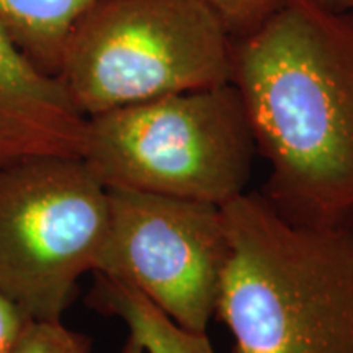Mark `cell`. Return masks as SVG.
<instances>
[{
  "instance_id": "1",
  "label": "cell",
  "mask_w": 353,
  "mask_h": 353,
  "mask_svg": "<svg viewBox=\"0 0 353 353\" xmlns=\"http://www.w3.org/2000/svg\"><path fill=\"white\" fill-rule=\"evenodd\" d=\"M231 83L270 164L265 201L299 226L353 224V12L288 0L232 39Z\"/></svg>"
},
{
  "instance_id": "2",
  "label": "cell",
  "mask_w": 353,
  "mask_h": 353,
  "mask_svg": "<svg viewBox=\"0 0 353 353\" xmlns=\"http://www.w3.org/2000/svg\"><path fill=\"white\" fill-rule=\"evenodd\" d=\"M221 210L231 252L216 317L232 353H353V224L299 226L260 193Z\"/></svg>"
},
{
  "instance_id": "3",
  "label": "cell",
  "mask_w": 353,
  "mask_h": 353,
  "mask_svg": "<svg viewBox=\"0 0 353 353\" xmlns=\"http://www.w3.org/2000/svg\"><path fill=\"white\" fill-rule=\"evenodd\" d=\"M231 76L232 38L205 0H97L70 26L56 77L90 118Z\"/></svg>"
},
{
  "instance_id": "4",
  "label": "cell",
  "mask_w": 353,
  "mask_h": 353,
  "mask_svg": "<svg viewBox=\"0 0 353 353\" xmlns=\"http://www.w3.org/2000/svg\"><path fill=\"white\" fill-rule=\"evenodd\" d=\"M257 154L229 82L87 118L82 159L105 188L223 206L245 193Z\"/></svg>"
},
{
  "instance_id": "5",
  "label": "cell",
  "mask_w": 353,
  "mask_h": 353,
  "mask_svg": "<svg viewBox=\"0 0 353 353\" xmlns=\"http://www.w3.org/2000/svg\"><path fill=\"white\" fill-rule=\"evenodd\" d=\"M108 211V190L81 156L0 167V291L30 319H61L94 272Z\"/></svg>"
},
{
  "instance_id": "6",
  "label": "cell",
  "mask_w": 353,
  "mask_h": 353,
  "mask_svg": "<svg viewBox=\"0 0 353 353\" xmlns=\"http://www.w3.org/2000/svg\"><path fill=\"white\" fill-rule=\"evenodd\" d=\"M108 190V228L94 272L131 286L180 327L206 334L229 260L221 206Z\"/></svg>"
},
{
  "instance_id": "7",
  "label": "cell",
  "mask_w": 353,
  "mask_h": 353,
  "mask_svg": "<svg viewBox=\"0 0 353 353\" xmlns=\"http://www.w3.org/2000/svg\"><path fill=\"white\" fill-rule=\"evenodd\" d=\"M87 118L57 77L26 59L0 26V167L26 156H81Z\"/></svg>"
},
{
  "instance_id": "8",
  "label": "cell",
  "mask_w": 353,
  "mask_h": 353,
  "mask_svg": "<svg viewBox=\"0 0 353 353\" xmlns=\"http://www.w3.org/2000/svg\"><path fill=\"white\" fill-rule=\"evenodd\" d=\"M97 0H0V26L46 76L61 68L70 26Z\"/></svg>"
},
{
  "instance_id": "9",
  "label": "cell",
  "mask_w": 353,
  "mask_h": 353,
  "mask_svg": "<svg viewBox=\"0 0 353 353\" xmlns=\"http://www.w3.org/2000/svg\"><path fill=\"white\" fill-rule=\"evenodd\" d=\"M95 276L88 304L101 314L125 322L145 353H216L206 334L180 327L131 286L97 273Z\"/></svg>"
},
{
  "instance_id": "10",
  "label": "cell",
  "mask_w": 353,
  "mask_h": 353,
  "mask_svg": "<svg viewBox=\"0 0 353 353\" xmlns=\"http://www.w3.org/2000/svg\"><path fill=\"white\" fill-rule=\"evenodd\" d=\"M10 353H92V339L61 319H30Z\"/></svg>"
},
{
  "instance_id": "11",
  "label": "cell",
  "mask_w": 353,
  "mask_h": 353,
  "mask_svg": "<svg viewBox=\"0 0 353 353\" xmlns=\"http://www.w3.org/2000/svg\"><path fill=\"white\" fill-rule=\"evenodd\" d=\"M216 12L232 39L259 30L288 0H205Z\"/></svg>"
},
{
  "instance_id": "12",
  "label": "cell",
  "mask_w": 353,
  "mask_h": 353,
  "mask_svg": "<svg viewBox=\"0 0 353 353\" xmlns=\"http://www.w3.org/2000/svg\"><path fill=\"white\" fill-rule=\"evenodd\" d=\"M30 317L0 291V353H10Z\"/></svg>"
},
{
  "instance_id": "13",
  "label": "cell",
  "mask_w": 353,
  "mask_h": 353,
  "mask_svg": "<svg viewBox=\"0 0 353 353\" xmlns=\"http://www.w3.org/2000/svg\"><path fill=\"white\" fill-rule=\"evenodd\" d=\"M309 2L316 3L317 7L324 8V10L335 13L353 12V0H309Z\"/></svg>"
},
{
  "instance_id": "14",
  "label": "cell",
  "mask_w": 353,
  "mask_h": 353,
  "mask_svg": "<svg viewBox=\"0 0 353 353\" xmlns=\"http://www.w3.org/2000/svg\"><path fill=\"white\" fill-rule=\"evenodd\" d=\"M121 353H145V352H144L143 345H141V343L136 341L134 337H131V335H130L126 343H125V347H123Z\"/></svg>"
}]
</instances>
